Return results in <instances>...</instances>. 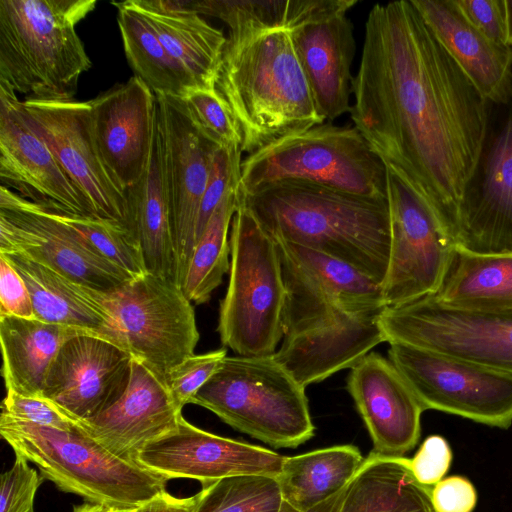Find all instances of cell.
I'll return each mask as SVG.
<instances>
[{
	"mask_svg": "<svg viewBox=\"0 0 512 512\" xmlns=\"http://www.w3.org/2000/svg\"><path fill=\"white\" fill-rule=\"evenodd\" d=\"M352 94L354 127L457 245L486 145L488 101L412 0L370 10Z\"/></svg>",
	"mask_w": 512,
	"mask_h": 512,
	"instance_id": "6da1fadb",
	"label": "cell"
},
{
	"mask_svg": "<svg viewBox=\"0 0 512 512\" xmlns=\"http://www.w3.org/2000/svg\"><path fill=\"white\" fill-rule=\"evenodd\" d=\"M238 203L274 240L344 261L381 286L390 249L387 199L285 182L253 195L238 193Z\"/></svg>",
	"mask_w": 512,
	"mask_h": 512,
	"instance_id": "7a4b0ae2",
	"label": "cell"
},
{
	"mask_svg": "<svg viewBox=\"0 0 512 512\" xmlns=\"http://www.w3.org/2000/svg\"><path fill=\"white\" fill-rule=\"evenodd\" d=\"M215 89L253 152L324 123L289 30L228 36Z\"/></svg>",
	"mask_w": 512,
	"mask_h": 512,
	"instance_id": "3957f363",
	"label": "cell"
},
{
	"mask_svg": "<svg viewBox=\"0 0 512 512\" xmlns=\"http://www.w3.org/2000/svg\"><path fill=\"white\" fill-rule=\"evenodd\" d=\"M95 0H0V86L26 99L73 100L92 62L76 25Z\"/></svg>",
	"mask_w": 512,
	"mask_h": 512,
	"instance_id": "277c9868",
	"label": "cell"
},
{
	"mask_svg": "<svg viewBox=\"0 0 512 512\" xmlns=\"http://www.w3.org/2000/svg\"><path fill=\"white\" fill-rule=\"evenodd\" d=\"M0 434L44 479L108 510H135L167 492L168 479L115 455L78 423L60 430L1 415Z\"/></svg>",
	"mask_w": 512,
	"mask_h": 512,
	"instance_id": "5b68a950",
	"label": "cell"
},
{
	"mask_svg": "<svg viewBox=\"0 0 512 512\" xmlns=\"http://www.w3.org/2000/svg\"><path fill=\"white\" fill-rule=\"evenodd\" d=\"M285 182L387 199V171L380 158L355 127L330 122L281 138L241 162L240 195Z\"/></svg>",
	"mask_w": 512,
	"mask_h": 512,
	"instance_id": "8992f818",
	"label": "cell"
},
{
	"mask_svg": "<svg viewBox=\"0 0 512 512\" xmlns=\"http://www.w3.org/2000/svg\"><path fill=\"white\" fill-rule=\"evenodd\" d=\"M305 388L273 355L226 356L191 404L273 447L295 448L315 433Z\"/></svg>",
	"mask_w": 512,
	"mask_h": 512,
	"instance_id": "52a82bcc",
	"label": "cell"
},
{
	"mask_svg": "<svg viewBox=\"0 0 512 512\" xmlns=\"http://www.w3.org/2000/svg\"><path fill=\"white\" fill-rule=\"evenodd\" d=\"M230 270L217 332L240 356L273 355L284 337L285 288L274 239L242 204L231 222Z\"/></svg>",
	"mask_w": 512,
	"mask_h": 512,
	"instance_id": "ba28073f",
	"label": "cell"
},
{
	"mask_svg": "<svg viewBox=\"0 0 512 512\" xmlns=\"http://www.w3.org/2000/svg\"><path fill=\"white\" fill-rule=\"evenodd\" d=\"M107 325L103 338L167 384L170 373L194 354L199 340L195 311L178 284L146 272L106 291L88 287Z\"/></svg>",
	"mask_w": 512,
	"mask_h": 512,
	"instance_id": "9c48e42d",
	"label": "cell"
},
{
	"mask_svg": "<svg viewBox=\"0 0 512 512\" xmlns=\"http://www.w3.org/2000/svg\"><path fill=\"white\" fill-rule=\"evenodd\" d=\"M379 326L389 344H407L512 374V308H458L428 295L385 307Z\"/></svg>",
	"mask_w": 512,
	"mask_h": 512,
	"instance_id": "30bf717a",
	"label": "cell"
},
{
	"mask_svg": "<svg viewBox=\"0 0 512 512\" xmlns=\"http://www.w3.org/2000/svg\"><path fill=\"white\" fill-rule=\"evenodd\" d=\"M388 359L424 410L501 429L512 425L511 373L402 343L390 344Z\"/></svg>",
	"mask_w": 512,
	"mask_h": 512,
	"instance_id": "8fae6325",
	"label": "cell"
},
{
	"mask_svg": "<svg viewBox=\"0 0 512 512\" xmlns=\"http://www.w3.org/2000/svg\"><path fill=\"white\" fill-rule=\"evenodd\" d=\"M21 110L95 217L133 232L126 195L112 179L97 147L89 101L25 99Z\"/></svg>",
	"mask_w": 512,
	"mask_h": 512,
	"instance_id": "7c38bea8",
	"label": "cell"
},
{
	"mask_svg": "<svg viewBox=\"0 0 512 512\" xmlns=\"http://www.w3.org/2000/svg\"><path fill=\"white\" fill-rule=\"evenodd\" d=\"M386 171L390 249L381 290L391 307L434 294L456 245L436 215Z\"/></svg>",
	"mask_w": 512,
	"mask_h": 512,
	"instance_id": "4fadbf2b",
	"label": "cell"
},
{
	"mask_svg": "<svg viewBox=\"0 0 512 512\" xmlns=\"http://www.w3.org/2000/svg\"><path fill=\"white\" fill-rule=\"evenodd\" d=\"M274 241L285 288L284 335L340 313L387 307L381 286L348 263L300 245Z\"/></svg>",
	"mask_w": 512,
	"mask_h": 512,
	"instance_id": "5bb4252c",
	"label": "cell"
},
{
	"mask_svg": "<svg viewBox=\"0 0 512 512\" xmlns=\"http://www.w3.org/2000/svg\"><path fill=\"white\" fill-rule=\"evenodd\" d=\"M156 99V129L181 286L195 247L201 199L219 147L198 130L182 98L156 95Z\"/></svg>",
	"mask_w": 512,
	"mask_h": 512,
	"instance_id": "9a60e30c",
	"label": "cell"
},
{
	"mask_svg": "<svg viewBox=\"0 0 512 512\" xmlns=\"http://www.w3.org/2000/svg\"><path fill=\"white\" fill-rule=\"evenodd\" d=\"M0 253L19 254L97 290L133 278L92 252L46 207L0 187Z\"/></svg>",
	"mask_w": 512,
	"mask_h": 512,
	"instance_id": "2e32d148",
	"label": "cell"
},
{
	"mask_svg": "<svg viewBox=\"0 0 512 512\" xmlns=\"http://www.w3.org/2000/svg\"><path fill=\"white\" fill-rule=\"evenodd\" d=\"M132 360L125 349L97 334L77 335L57 354L41 397L76 423L93 418L126 390Z\"/></svg>",
	"mask_w": 512,
	"mask_h": 512,
	"instance_id": "e0dca14e",
	"label": "cell"
},
{
	"mask_svg": "<svg viewBox=\"0 0 512 512\" xmlns=\"http://www.w3.org/2000/svg\"><path fill=\"white\" fill-rule=\"evenodd\" d=\"M285 457L207 432L182 417L174 431L147 444L136 461L168 480L188 478L205 485L243 474L278 477Z\"/></svg>",
	"mask_w": 512,
	"mask_h": 512,
	"instance_id": "ac0fdd59",
	"label": "cell"
},
{
	"mask_svg": "<svg viewBox=\"0 0 512 512\" xmlns=\"http://www.w3.org/2000/svg\"><path fill=\"white\" fill-rule=\"evenodd\" d=\"M0 182L46 208L95 217L45 141L26 122L16 93L1 86Z\"/></svg>",
	"mask_w": 512,
	"mask_h": 512,
	"instance_id": "d6986e66",
	"label": "cell"
},
{
	"mask_svg": "<svg viewBox=\"0 0 512 512\" xmlns=\"http://www.w3.org/2000/svg\"><path fill=\"white\" fill-rule=\"evenodd\" d=\"M93 135L116 185H135L149 163L157 120L154 92L137 76L89 100Z\"/></svg>",
	"mask_w": 512,
	"mask_h": 512,
	"instance_id": "ffe728a7",
	"label": "cell"
},
{
	"mask_svg": "<svg viewBox=\"0 0 512 512\" xmlns=\"http://www.w3.org/2000/svg\"><path fill=\"white\" fill-rule=\"evenodd\" d=\"M346 388L372 439L371 452L403 457L416 446L425 410L388 358L367 354L350 369Z\"/></svg>",
	"mask_w": 512,
	"mask_h": 512,
	"instance_id": "44dd1931",
	"label": "cell"
},
{
	"mask_svg": "<svg viewBox=\"0 0 512 512\" xmlns=\"http://www.w3.org/2000/svg\"><path fill=\"white\" fill-rule=\"evenodd\" d=\"M182 417L166 382L133 358L123 394L106 410L78 424L115 455L136 461L147 444L174 431Z\"/></svg>",
	"mask_w": 512,
	"mask_h": 512,
	"instance_id": "7402d4cb",
	"label": "cell"
},
{
	"mask_svg": "<svg viewBox=\"0 0 512 512\" xmlns=\"http://www.w3.org/2000/svg\"><path fill=\"white\" fill-rule=\"evenodd\" d=\"M382 311L344 312L285 334L273 356L304 387L321 382L351 369L385 342L379 326Z\"/></svg>",
	"mask_w": 512,
	"mask_h": 512,
	"instance_id": "603a6c76",
	"label": "cell"
},
{
	"mask_svg": "<svg viewBox=\"0 0 512 512\" xmlns=\"http://www.w3.org/2000/svg\"><path fill=\"white\" fill-rule=\"evenodd\" d=\"M477 175L462 211L457 247L512 254V108L483 151Z\"/></svg>",
	"mask_w": 512,
	"mask_h": 512,
	"instance_id": "cb8c5ba5",
	"label": "cell"
},
{
	"mask_svg": "<svg viewBox=\"0 0 512 512\" xmlns=\"http://www.w3.org/2000/svg\"><path fill=\"white\" fill-rule=\"evenodd\" d=\"M290 34L319 114L332 121L350 112L356 46L347 12L307 22Z\"/></svg>",
	"mask_w": 512,
	"mask_h": 512,
	"instance_id": "d4e9b609",
	"label": "cell"
},
{
	"mask_svg": "<svg viewBox=\"0 0 512 512\" xmlns=\"http://www.w3.org/2000/svg\"><path fill=\"white\" fill-rule=\"evenodd\" d=\"M438 41L488 101H512V48L474 27L454 0H412Z\"/></svg>",
	"mask_w": 512,
	"mask_h": 512,
	"instance_id": "484cf974",
	"label": "cell"
},
{
	"mask_svg": "<svg viewBox=\"0 0 512 512\" xmlns=\"http://www.w3.org/2000/svg\"><path fill=\"white\" fill-rule=\"evenodd\" d=\"M87 333L96 334L35 318L0 316L2 375L6 391L41 397L48 372L62 346L69 339Z\"/></svg>",
	"mask_w": 512,
	"mask_h": 512,
	"instance_id": "4316f807",
	"label": "cell"
},
{
	"mask_svg": "<svg viewBox=\"0 0 512 512\" xmlns=\"http://www.w3.org/2000/svg\"><path fill=\"white\" fill-rule=\"evenodd\" d=\"M125 195L132 229L139 241L147 272L178 284L171 211L164 185L157 129L147 168L140 180L125 191Z\"/></svg>",
	"mask_w": 512,
	"mask_h": 512,
	"instance_id": "83f0119b",
	"label": "cell"
},
{
	"mask_svg": "<svg viewBox=\"0 0 512 512\" xmlns=\"http://www.w3.org/2000/svg\"><path fill=\"white\" fill-rule=\"evenodd\" d=\"M431 491L414 477L410 459L370 452L337 512H437Z\"/></svg>",
	"mask_w": 512,
	"mask_h": 512,
	"instance_id": "f1b7e54d",
	"label": "cell"
},
{
	"mask_svg": "<svg viewBox=\"0 0 512 512\" xmlns=\"http://www.w3.org/2000/svg\"><path fill=\"white\" fill-rule=\"evenodd\" d=\"M151 24L159 39L196 88L215 89L226 37L196 11L163 13L144 0H128Z\"/></svg>",
	"mask_w": 512,
	"mask_h": 512,
	"instance_id": "f546056e",
	"label": "cell"
},
{
	"mask_svg": "<svg viewBox=\"0 0 512 512\" xmlns=\"http://www.w3.org/2000/svg\"><path fill=\"white\" fill-rule=\"evenodd\" d=\"M0 255L23 278L32 299L35 319L80 328L103 337L107 321L87 286L25 256Z\"/></svg>",
	"mask_w": 512,
	"mask_h": 512,
	"instance_id": "4dcf8cb0",
	"label": "cell"
},
{
	"mask_svg": "<svg viewBox=\"0 0 512 512\" xmlns=\"http://www.w3.org/2000/svg\"><path fill=\"white\" fill-rule=\"evenodd\" d=\"M431 295L458 308H512V254H480L455 246Z\"/></svg>",
	"mask_w": 512,
	"mask_h": 512,
	"instance_id": "1f68e13d",
	"label": "cell"
},
{
	"mask_svg": "<svg viewBox=\"0 0 512 512\" xmlns=\"http://www.w3.org/2000/svg\"><path fill=\"white\" fill-rule=\"evenodd\" d=\"M365 458L354 445L286 456L277 479L285 502L307 511L345 489Z\"/></svg>",
	"mask_w": 512,
	"mask_h": 512,
	"instance_id": "d6a6232c",
	"label": "cell"
},
{
	"mask_svg": "<svg viewBox=\"0 0 512 512\" xmlns=\"http://www.w3.org/2000/svg\"><path fill=\"white\" fill-rule=\"evenodd\" d=\"M356 0H197L199 14L216 17L229 28L228 36L272 30H293L315 19L348 12Z\"/></svg>",
	"mask_w": 512,
	"mask_h": 512,
	"instance_id": "836d02e7",
	"label": "cell"
},
{
	"mask_svg": "<svg viewBox=\"0 0 512 512\" xmlns=\"http://www.w3.org/2000/svg\"><path fill=\"white\" fill-rule=\"evenodd\" d=\"M127 61L155 95L183 98L195 85L169 54L149 21L128 0L112 2Z\"/></svg>",
	"mask_w": 512,
	"mask_h": 512,
	"instance_id": "e575fe53",
	"label": "cell"
},
{
	"mask_svg": "<svg viewBox=\"0 0 512 512\" xmlns=\"http://www.w3.org/2000/svg\"><path fill=\"white\" fill-rule=\"evenodd\" d=\"M238 188L223 198L195 244L181 284L191 303L207 302L230 270L229 229L238 208Z\"/></svg>",
	"mask_w": 512,
	"mask_h": 512,
	"instance_id": "d590c367",
	"label": "cell"
},
{
	"mask_svg": "<svg viewBox=\"0 0 512 512\" xmlns=\"http://www.w3.org/2000/svg\"><path fill=\"white\" fill-rule=\"evenodd\" d=\"M283 502L277 477L243 474L202 485L193 512H280Z\"/></svg>",
	"mask_w": 512,
	"mask_h": 512,
	"instance_id": "8d00e7d4",
	"label": "cell"
},
{
	"mask_svg": "<svg viewBox=\"0 0 512 512\" xmlns=\"http://www.w3.org/2000/svg\"><path fill=\"white\" fill-rule=\"evenodd\" d=\"M47 209L96 255L121 268L132 277L147 272L139 241L128 228L97 217Z\"/></svg>",
	"mask_w": 512,
	"mask_h": 512,
	"instance_id": "74e56055",
	"label": "cell"
},
{
	"mask_svg": "<svg viewBox=\"0 0 512 512\" xmlns=\"http://www.w3.org/2000/svg\"><path fill=\"white\" fill-rule=\"evenodd\" d=\"M198 130L219 148L241 147L238 125L216 89L195 88L183 98Z\"/></svg>",
	"mask_w": 512,
	"mask_h": 512,
	"instance_id": "f35d334b",
	"label": "cell"
},
{
	"mask_svg": "<svg viewBox=\"0 0 512 512\" xmlns=\"http://www.w3.org/2000/svg\"><path fill=\"white\" fill-rule=\"evenodd\" d=\"M241 153L240 146L217 148L215 151L209 179L199 207L195 244L223 198L231 190L239 187Z\"/></svg>",
	"mask_w": 512,
	"mask_h": 512,
	"instance_id": "ab89813d",
	"label": "cell"
},
{
	"mask_svg": "<svg viewBox=\"0 0 512 512\" xmlns=\"http://www.w3.org/2000/svg\"><path fill=\"white\" fill-rule=\"evenodd\" d=\"M226 356L225 348L193 354L170 373L167 385L180 409L191 403L193 397L214 375Z\"/></svg>",
	"mask_w": 512,
	"mask_h": 512,
	"instance_id": "60d3db41",
	"label": "cell"
},
{
	"mask_svg": "<svg viewBox=\"0 0 512 512\" xmlns=\"http://www.w3.org/2000/svg\"><path fill=\"white\" fill-rule=\"evenodd\" d=\"M25 458L16 455L11 468L1 475L0 512H34V499L44 479Z\"/></svg>",
	"mask_w": 512,
	"mask_h": 512,
	"instance_id": "b9f144b4",
	"label": "cell"
},
{
	"mask_svg": "<svg viewBox=\"0 0 512 512\" xmlns=\"http://www.w3.org/2000/svg\"><path fill=\"white\" fill-rule=\"evenodd\" d=\"M1 415L60 430H71L77 424L47 399L23 396L12 391H6Z\"/></svg>",
	"mask_w": 512,
	"mask_h": 512,
	"instance_id": "7bdbcfd3",
	"label": "cell"
},
{
	"mask_svg": "<svg viewBox=\"0 0 512 512\" xmlns=\"http://www.w3.org/2000/svg\"><path fill=\"white\" fill-rule=\"evenodd\" d=\"M454 2L466 19L484 35L496 43L508 45L506 0H454Z\"/></svg>",
	"mask_w": 512,
	"mask_h": 512,
	"instance_id": "ee69618b",
	"label": "cell"
},
{
	"mask_svg": "<svg viewBox=\"0 0 512 512\" xmlns=\"http://www.w3.org/2000/svg\"><path fill=\"white\" fill-rule=\"evenodd\" d=\"M452 451L447 440L440 435L428 436L410 459V468L421 484L433 487L448 472Z\"/></svg>",
	"mask_w": 512,
	"mask_h": 512,
	"instance_id": "f6af8a7d",
	"label": "cell"
},
{
	"mask_svg": "<svg viewBox=\"0 0 512 512\" xmlns=\"http://www.w3.org/2000/svg\"><path fill=\"white\" fill-rule=\"evenodd\" d=\"M0 316L35 318L32 299L23 278L1 255Z\"/></svg>",
	"mask_w": 512,
	"mask_h": 512,
	"instance_id": "bcb514c9",
	"label": "cell"
},
{
	"mask_svg": "<svg viewBox=\"0 0 512 512\" xmlns=\"http://www.w3.org/2000/svg\"><path fill=\"white\" fill-rule=\"evenodd\" d=\"M432 501L437 512H472L477 492L472 482L463 476L443 478L432 487Z\"/></svg>",
	"mask_w": 512,
	"mask_h": 512,
	"instance_id": "7dc6e473",
	"label": "cell"
},
{
	"mask_svg": "<svg viewBox=\"0 0 512 512\" xmlns=\"http://www.w3.org/2000/svg\"><path fill=\"white\" fill-rule=\"evenodd\" d=\"M196 503L197 494L183 498L165 492L131 512H193Z\"/></svg>",
	"mask_w": 512,
	"mask_h": 512,
	"instance_id": "c3c4849f",
	"label": "cell"
},
{
	"mask_svg": "<svg viewBox=\"0 0 512 512\" xmlns=\"http://www.w3.org/2000/svg\"><path fill=\"white\" fill-rule=\"evenodd\" d=\"M346 488L343 489L340 493H338L335 496L331 497L330 499L326 500L325 502H323L307 511H299L284 501L280 512H337L341 505V502L343 500Z\"/></svg>",
	"mask_w": 512,
	"mask_h": 512,
	"instance_id": "681fc988",
	"label": "cell"
},
{
	"mask_svg": "<svg viewBox=\"0 0 512 512\" xmlns=\"http://www.w3.org/2000/svg\"><path fill=\"white\" fill-rule=\"evenodd\" d=\"M73 512H108V509L86 502L82 505L74 506Z\"/></svg>",
	"mask_w": 512,
	"mask_h": 512,
	"instance_id": "f907efd6",
	"label": "cell"
},
{
	"mask_svg": "<svg viewBox=\"0 0 512 512\" xmlns=\"http://www.w3.org/2000/svg\"><path fill=\"white\" fill-rule=\"evenodd\" d=\"M508 19V45L512 48V0H506Z\"/></svg>",
	"mask_w": 512,
	"mask_h": 512,
	"instance_id": "816d5d0a",
	"label": "cell"
},
{
	"mask_svg": "<svg viewBox=\"0 0 512 512\" xmlns=\"http://www.w3.org/2000/svg\"><path fill=\"white\" fill-rule=\"evenodd\" d=\"M132 510L130 511H125V510H108V512H131Z\"/></svg>",
	"mask_w": 512,
	"mask_h": 512,
	"instance_id": "f5cc1de1",
	"label": "cell"
}]
</instances>
